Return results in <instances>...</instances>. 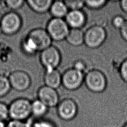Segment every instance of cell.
I'll list each match as a JSON object with an SVG mask.
<instances>
[{"label": "cell", "instance_id": "25", "mask_svg": "<svg viewBox=\"0 0 127 127\" xmlns=\"http://www.w3.org/2000/svg\"><path fill=\"white\" fill-rule=\"evenodd\" d=\"M126 19L124 17L121 15L115 16L112 19L113 26L117 29H120L124 24Z\"/></svg>", "mask_w": 127, "mask_h": 127}, {"label": "cell", "instance_id": "6", "mask_svg": "<svg viewBox=\"0 0 127 127\" xmlns=\"http://www.w3.org/2000/svg\"><path fill=\"white\" fill-rule=\"evenodd\" d=\"M40 59L46 70L57 69L61 63V54L57 48L51 45L41 52Z\"/></svg>", "mask_w": 127, "mask_h": 127}, {"label": "cell", "instance_id": "4", "mask_svg": "<svg viewBox=\"0 0 127 127\" xmlns=\"http://www.w3.org/2000/svg\"><path fill=\"white\" fill-rule=\"evenodd\" d=\"M69 29V27L63 18L53 17L48 23L46 30L52 40L61 41L65 39Z\"/></svg>", "mask_w": 127, "mask_h": 127}, {"label": "cell", "instance_id": "12", "mask_svg": "<svg viewBox=\"0 0 127 127\" xmlns=\"http://www.w3.org/2000/svg\"><path fill=\"white\" fill-rule=\"evenodd\" d=\"M65 21L71 28L80 29L85 24L86 16L81 10H69L65 17Z\"/></svg>", "mask_w": 127, "mask_h": 127}, {"label": "cell", "instance_id": "23", "mask_svg": "<svg viewBox=\"0 0 127 127\" xmlns=\"http://www.w3.org/2000/svg\"><path fill=\"white\" fill-rule=\"evenodd\" d=\"M24 1L23 0H7L4 1L6 6L12 10L17 9L23 5Z\"/></svg>", "mask_w": 127, "mask_h": 127}, {"label": "cell", "instance_id": "20", "mask_svg": "<svg viewBox=\"0 0 127 127\" xmlns=\"http://www.w3.org/2000/svg\"><path fill=\"white\" fill-rule=\"evenodd\" d=\"M6 127H33L32 123L29 121H22L10 120L6 123Z\"/></svg>", "mask_w": 127, "mask_h": 127}, {"label": "cell", "instance_id": "24", "mask_svg": "<svg viewBox=\"0 0 127 127\" xmlns=\"http://www.w3.org/2000/svg\"><path fill=\"white\" fill-rule=\"evenodd\" d=\"M119 71L122 79L127 83V58L125 59L121 64Z\"/></svg>", "mask_w": 127, "mask_h": 127}, {"label": "cell", "instance_id": "3", "mask_svg": "<svg viewBox=\"0 0 127 127\" xmlns=\"http://www.w3.org/2000/svg\"><path fill=\"white\" fill-rule=\"evenodd\" d=\"M106 38L105 28L96 25L89 27L84 33V43L88 48H97L104 42Z\"/></svg>", "mask_w": 127, "mask_h": 127}, {"label": "cell", "instance_id": "26", "mask_svg": "<svg viewBox=\"0 0 127 127\" xmlns=\"http://www.w3.org/2000/svg\"><path fill=\"white\" fill-rule=\"evenodd\" d=\"M32 126L33 127H56L54 123L46 120L37 121L32 123Z\"/></svg>", "mask_w": 127, "mask_h": 127}, {"label": "cell", "instance_id": "9", "mask_svg": "<svg viewBox=\"0 0 127 127\" xmlns=\"http://www.w3.org/2000/svg\"><path fill=\"white\" fill-rule=\"evenodd\" d=\"M78 107L76 102L72 99L65 98L59 102L57 105L59 117L64 121H70L77 115Z\"/></svg>", "mask_w": 127, "mask_h": 127}, {"label": "cell", "instance_id": "19", "mask_svg": "<svg viewBox=\"0 0 127 127\" xmlns=\"http://www.w3.org/2000/svg\"><path fill=\"white\" fill-rule=\"evenodd\" d=\"M68 9L70 10H81L85 5L84 0H64Z\"/></svg>", "mask_w": 127, "mask_h": 127}, {"label": "cell", "instance_id": "10", "mask_svg": "<svg viewBox=\"0 0 127 127\" xmlns=\"http://www.w3.org/2000/svg\"><path fill=\"white\" fill-rule=\"evenodd\" d=\"M8 79L11 86L18 91H24L30 86L31 78L29 74L22 70H17L10 74Z\"/></svg>", "mask_w": 127, "mask_h": 127}, {"label": "cell", "instance_id": "8", "mask_svg": "<svg viewBox=\"0 0 127 127\" xmlns=\"http://www.w3.org/2000/svg\"><path fill=\"white\" fill-rule=\"evenodd\" d=\"M26 37L33 43L37 52H42L51 46L52 39L47 30L43 28H37L32 30Z\"/></svg>", "mask_w": 127, "mask_h": 127}, {"label": "cell", "instance_id": "22", "mask_svg": "<svg viewBox=\"0 0 127 127\" xmlns=\"http://www.w3.org/2000/svg\"><path fill=\"white\" fill-rule=\"evenodd\" d=\"M9 118L8 106L3 102H0V121L5 122Z\"/></svg>", "mask_w": 127, "mask_h": 127}, {"label": "cell", "instance_id": "15", "mask_svg": "<svg viewBox=\"0 0 127 127\" xmlns=\"http://www.w3.org/2000/svg\"><path fill=\"white\" fill-rule=\"evenodd\" d=\"M49 10L54 18H59L65 17L68 12V9L64 0L53 1Z\"/></svg>", "mask_w": 127, "mask_h": 127}, {"label": "cell", "instance_id": "31", "mask_svg": "<svg viewBox=\"0 0 127 127\" xmlns=\"http://www.w3.org/2000/svg\"><path fill=\"white\" fill-rule=\"evenodd\" d=\"M123 127H127V123H126V124L124 125V126Z\"/></svg>", "mask_w": 127, "mask_h": 127}, {"label": "cell", "instance_id": "27", "mask_svg": "<svg viewBox=\"0 0 127 127\" xmlns=\"http://www.w3.org/2000/svg\"><path fill=\"white\" fill-rule=\"evenodd\" d=\"M120 32L122 38L127 42V20H126L123 26L120 29Z\"/></svg>", "mask_w": 127, "mask_h": 127}, {"label": "cell", "instance_id": "17", "mask_svg": "<svg viewBox=\"0 0 127 127\" xmlns=\"http://www.w3.org/2000/svg\"><path fill=\"white\" fill-rule=\"evenodd\" d=\"M48 109V107L38 99L31 102L32 115L37 118L44 116L47 113Z\"/></svg>", "mask_w": 127, "mask_h": 127}, {"label": "cell", "instance_id": "7", "mask_svg": "<svg viewBox=\"0 0 127 127\" xmlns=\"http://www.w3.org/2000/svg\"><path fill=\"white\" fill-rule=\"evenodd\" d=\"M83 72L71 67L62 75V84L69 90H74L79 87L84 80Z\"/></svg>", "mask_w": 127, "mask_h": 127}, {"label": "cell", "instance_id": "18", "mask_svg": "<svg viewBox=\"0 0 127 127\" xmlns=\"http://www.w3.org/2000/svg\"><path fill=\"white\" fill-rule=\"evenodd\" d=\"M11 88L8 78L0 74V97L6 95Z\"/></svg>", "mask_w": 127, "mask_h": 127}, {"label": "cell", "instance_id": "11", "mask_svg": "<svg viewBox=\"0 0 127 127\" xmlns=\"http://www.w3.org/2000/svg\"><path fill=\"white\" fill-rule=\"evenodd\" d=\"M38 99L48 108L57 106L59 103V96L55 89L43 86L40 87L37 92Z\"/></svg>", "mask_w": 127, "mask_h": 127}, {"label": "cell", "instance_id": "2", "mask_svg": "<svg viewBox=\"0 0 127 127\" xmlns=\"http://www.w3.org/2000/svg\"><path fill=\"white\" fill-rule=\"evenodd\" d=\"M84 81L89 90L95 93H100L105 90L107 86V79L100 70L94 69L88 71L84 76Z\"/></svg>", "mask_w": 127, "mask_h": 127}, {"label": "cell", "instance_id": "16", "mask_svg": "<svg viewBox=\"0 0 127 127\" xmlns=\"http://www.w3.org/2000/svg\"><path fill=\"white\" fill-rule=\"evenodd\" d=\"M53 1L52 0H29L27 2L33 11L39 13H43L50 9Z\"/></svg>", "mask_w": 127, "mask_h": 127}, {"label": "cell", "instance_id": "30", "mask_svg": "<svg viewBox=\"0 0 127 127\" xmlns=\"http://www.w3.org/2000/svg\"><path fill=\"white\" fill-rule=\"evenodd\" d=\"M0 127H6V123L5 122L0 121Z\"/></svg>", "mask_w": 127, "mask_h": 127}, {"label": "cell", "instance_id": "13", "mask_svg": "<svg viewBox=\"0 0 127 127\" xmlns=\"http://www.w3.org/2000/svg\"><path fill=\"white\" fill-rule=\"evenodd\" d=\"M44 79L46 86L56 89L62 83V74L57 69L46 70Z\"/></svg>", "mask_w": 127, "mask_h": 127}, {"label": "cell", "instance_id": "21", "mask_svg": "<svg viewBox=\"0 0 127 127\" xmlns=\"http://www.w3.org/2000/svg\"><path fill=\"white\" fill-rule=\"evenodd\" d=\"M107 2V1L104 0H84L85 5L93 9H96L102 7Z\"/></svg>", "mask_w": 127, "mask_h": 127}, {"label": "cell", "instance_id": "5", "mask_svg": "<svg viewBox=\"0 0 127 127\" xmlns=\"http://www.w3.org/2000/svg\"><path fill=\"white\" fill-rule=\"evenodd\" d=\"M21 25V18L14 11H10L5 13L1 17L0 21L1 32L7 35L16 33L20 29Z\"/></svg>", "mask_w": 127, "mask_h": 127}, {"label": "cell", "instance_id": "29", "mask_svg": "<svg viewBox=\"0 0 127 127\" xmlns=\"http://www.w3.org/2000/svg\"><path fill=\"white\" fill-rule=\"evenodd\" d=\"M120 5L122 10L125 13L127 14V0H123L120 1Z\"/></svg>", "mask_w": 127, "mask_h": 127}, {"label": "cell", "instance_id": "32", "mask_svg": "<svg viewBox=\"0 0 127 127\" xmlns=\"http://www.w3.org/2000/svg\"><path fill=\"white\" fill-rule=\"evenodd\" d=\"M1 33H2V32H1V28H0V34Z\"/></svg>", "mask_w": 127, "mask_h": 127}, {"label": "cell", "instance_id": "14", "mask_svg": "<svg viewBox=\"0 0 127 127\" xmlns=\"http://www.w3.org/2000/svg\"><path fill=\"white\" fill-rule=\"evenodd\" d=\"M65 40L73 46H80L84 43V33L81 29L70 28Z\"/></svg>", "mask_w": 127, "mask_h": 127}, {"label": "cell", "instance_id": "28", "mask_svg": "<svg viewBox=\"0 0 127 127\" xmlns=\"http://www.w3.org/2000/svg\"><path fill=\"white\" fill-rule=\"evenodd\" d=\"M72 67L78 70L83 72L85 68V64L81 61H77L76 63L74 64L73 66Z\"/></svg>", "mask_w": 127, "mask_h": 127}, {"label": "cell", "instance_id": "1", "mask_svg": "<svg viewBox=\"0 0 127 127\" xmlns=\"http://www.w3.org/2000/svg\"><path fill=\"white\" fill-rule=\"evenodd\" d=\"M9 119L25 121L32 115L31 102L23 98L13 100L8 106Z\"/></svg>", "mask_w": 127, "mask_h": 127}]
</instances>
